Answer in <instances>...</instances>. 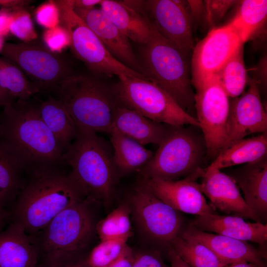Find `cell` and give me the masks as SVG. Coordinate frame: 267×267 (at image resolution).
Returning a JSON list of instances; mask_svg holds the SVG:
<instances>
[{
  "label": "cell",
  "instance_id": "1",
  "mask_svg": "<svg viewBox=\"0 0 267 267\" xmlns=\"http://www.w3.org/2000/svg\"><path fill=\"white\" fill-rule=\"evenodd\" d=\"M57 165L30 167L32 178L20 193L13 211V222L28 234L43 230L55 216L81 201L84 195L70 174Z\"/></svg>",
  "mask_w": 267,
  "mask_h": 267
},
{
  "label": "cell",
  "instance_id": "28",
  "mask_svg": "<svg viewBox=\"0 0 267 267\" xmlns=\"http://www.w3.org/2000/svg\"><path fill=\"white\" fill-rule=\"evenodd\" d=\"M170 245L191 267H225L227 266L206 245L180 232Z\"/></svg>",
  "mask_w": 267,
  "mask_h": 267
},
{
  "label": "cell",
  "instance_id": "21",
  "mask_svg": "<svg viewBox=\"0 0 267 267\" xmlns=\"http://www.w3.org/2000/svg\"><path fill=\"white\" fill-rule=\"evenodd\" d=\"M39 255L37 242L18 223L0 232V267H37Z\"/></svg>",
  "mask_w": 267,
  "mask_h": 267
},
{
  "label": "cell",
  "instance_id": "9",
  "mask_svg": "<svg viewBox=\"0 0 267 267\" xmlns=\"http://www.w3.org/2000/svg\"><path fill=\"white\" fill-rule=\"evenodd\" d=\"M93 224L89 210L81 201L55 216L43 230L37 243L46 263L69 257L87 244Z\"/></svg>",
  "mask_w": 267,
  "mask_h": 267
},
{
  "label": "cell",
  "instance_id": "18",
  "mask_svg": "<svg viewBox=\"0 0 267 267\" xmlns=\"http://www.w3.org/2000/svg\"><path fill=\"white\" fill-rule=\"evenodd\" d=\"M73 8L117 60L143 74L138 58L133 51L129 39L112 22L102 9Z\"/></svg>",
  "mask_w": 267,
  "mask_h": 267
},
{
  "label": "cell",
  "instance_id": "34",
  "mask_svg": "<svg viewBox=\"0 0 267 267\" xmlns=\"http://www.w3.org/2000/svg\"><path fill=\"white\" fill-rule=\"evenodd\" d=\"M129 238L108 239L93 248L86 263L89 267H106L116 261L127 245Z\"/></svg>",
  "mask_w": 267,
  "mask_h": 267
},
{
  "label": "cell",
  "instance_id": "8",
  "mask_svg": "<svg viewBox=\"0 0 267 267\" xmlns=\"http://www.w3.org/2000/svg\"><path fill=\"white\" fill-rule=\"evenodd\" d=\"M67 30L72 50L91 71L109 76L134 77L148 80L143 74L117 60L75 11L72 0L56 2Z\"/></svg>",
  "mask_w": 267,
  "mask_h": 267
},
{
  "label": "cell",
  "instance_id": "47",
  "mask_svg": "<svg viewBox=\"0 0 267 267\" xmlns=\"http://www.w3.org/2000/svg\"><path fill=\"white\" fill-rule=\"evenodd\" d=\"M0 118H1V111H0Z\"/></svg>",
  "mask_w": 267,
  "mask_h": 267
},
{
  "label": "cell",
  "instance_id": "13",
  "mask_svg": "<svg viewBox=\"0 0 267 267\" xmlns=\"http://www.w3.org/2000/svg\"><path fill=\"white\" fill-rule=\"evenodd\" d=\"M130 201L142 230L155 240L171 244L181 230L183 221L178 212L159 199L142 182L134 188Z\"/></svg>",
  "mask_w": 267,
  "mask_h": 267
},
{
  "label": "cell",
  "instance_id": "17",
  "mask_svg": "<svg viewBox=\"0 0 267 267\" xmlns=\"http://www.w3.org/2000/svg\"><path fill=\"white\" fill-rule=\"evenodd\" d=\"M200 183L202 193L211 201L212 207L232 216L261 222L241 195L235 180L220 170L204 169Z\"/></svg>",
  "mask_w": 267,
  "mask_h": 267
},
{
  "label": "cell",
  "instance_id": "4",
  "mask_svg": "<svg viewBox=\"0 0 267 267\" xmlns=\"http://www.w3.org/2000/svg\"><path fill=\"white\" fill-rule=\"evenodd\" d=\"M84 195L108 202L118 174L113 151L97 133L78 131L62 159Z\"/></svg>",
  "mask_w": 267,
  "mask_h": 267
},
{
  "label": "cell",
  "instance_id": "37",
  "mask_svg": "<svg viewBox=\"0 0 267 267\" xmlns=\"http://www.w3.org/2000/svg\"><path fill=\"white\" fill-rule=\"evenodd\" d=\"M134 257L132 249L127 245L121 255L106 267H132Z\"/></svg>",
  "mask_w": 267,
  "mask_h": 267
},
{
  "label": "cell",
  "instance_id": "46",
  "mask_svg": "<svg viewBox=\"0 0 267 267\" xmlns=\"http://www.w3.org/2000/svg\"><path fill=\"white\" fill-rule=\"evenodd\" d=\"M3 44H1L0 40V50H1V47L2 46Z\"/></svg>",
  "mask_w": 267,
  "mask_h": 267
},
{
  "label": "cell",
  "instance_id": "35",
  "mask_svg": "<svg viewBox=\"0 0 267 267\" xmlns=\"http://www.w3.org/2000/svg\"><path fill=\"white\" fill-rule=\"evenodd\" d=\"M238 1L229 0L203 1L206 12V20L209 26L213 27L225 16L229 9Z\"/></svg>",
  "mask_w": 267,
  "mask_h": 267
},
{
  "label": "cell",
  "instance_id": "49",
  "mask_svg": "<svg viewBox=\"0 0 267 267\" xmlns=\"http://www.w3.org/2000/svg\"><path fill=\"white\" fill-rule=\"evenodd\" d=\"M0 10H1V9H0Z\"/></svg>",
  "mask_w": 267,
  "mask_h": 267
},
{
  "label": "cell",
  "instance_id": "32",
  "mask_svg": "<svg viewBox=\"0 0 267 267\" xmlns=\"http://www.w3.org/2000/svg\"><path fill=\"white\" fill-rule=\"evenodd\" d=\"M23 168L0 142V208L13 201L20 187L19 173Z\"/></svg>",
  "mask_w": 267,
  "mask_h": 267
},
{
  "label": "cell",
  "instance_id": "6",
  "mask_svg": "<svg viewBox=\"0 0 267 267\" xmlns=\"http://www.w3.org/2000/svg\"><path fill=\"white\" fill-rule=\"evenodd\" d=\"M194 127L170 125L157 150L141 169L143 178L175 181L202 174L207 148L203 134Z\"/></svg>",
  "mask_w": 267,
  "mask_h": 267
},
{
  "label": "cell",
  "instance_id": "5",
  "mask_svg": "<svg viewBox=\"0 0 267 267\" xmlns=\"http://www.w3.org/2000/svg\"><path fill=\"white\" fill-rule=\"evenodd\" d=\"M57 90L78 131L109 133L119 104L112 89L95 78L73 74Z\"/></svg>",
  "mask_w": 267,
  "mask_h": 267
},
{
  "label": "cell",
  "instance_id": "22",
  "mask_svg": "<svg viewBox=\"0 0 267 267\" xmlns=\"http://www.w3.org/2000/svg\"><path fill=\"white\" fill-rule=\"evenodd\" d=\"M244 195L249 208L261 222L267 217V159L246 164L236 170L232 177Z\"/></svg>",
  "mask_w": 267,
  "mask_h": 267
},
{
  "label": "cell",
  "instance_id": "24",
  "mask_svg": "<svg viewBox=\"0 0 267 267\" xmlns=\"http://www.w3.org/2000/svg\"><path fill=\"white\" fill-rule=\"evenodd\" d=\"M100 9L129 39L144 44L150 39L153 26L137 10L124 1L102 0Z\"/></svg>",
  "mask_w": 267,
  "mask_h": 267
},
{
  "label": "cell",
  "instance_id": "20",
  "mask_svg": "<svg viewBox=\"0 0 267 267\" xmlns=\"http://www.w3.org/2000/svg\"><path fill=\"white\" fill-rule=\"evenodd\" d=\"M190 224L204 231L261 245H265L267 241L266 223L247 222L243 218L237 216L209 213L198 216Z\"/></svg>",
  "mask_w": 267,
  "mask_h": 267
},
{
  "label": "cell",
  "instance_id": "48",
  "mask_svg": "<svg viewBox=\"0 0 267 267\" xmlns=\"http://www.w3.org/2000/svg\"><path fill=\"white\" fill-rule=\"evenodd\" d=\"M167 267H168V266H167Z\"/></svg>",
  "mask_w": 267,
  "mask_h": 267
},
{
  "label": "cell",
  "instance_id": "11",
  "mask_svg": "<svg viewBox=\"0 0 267 267\" xmlns=\"http://www.w3.org/2000/svg\"><path fill=\"white\" fill-rule=\"evenodd\" d=\"M193 86L196 118L205 141L207 157L215 159L226 140L229 97L216 74Z\"/></svg>",
  "mask_w": 267,
  "mask_h": 267
},
{
  "label": "cell",
  "instance_id": "41",
  "mask_svg": "<svg viewBox=\"0 0 267 267\" xmlns=\"http://www.w3.org/2000/svg\"><path fill=\"white\" fill-rule=\"evenodd\" d=\"M102 0H72L73 7L80 9H91L100 4Z\"/></svg>",
  "mask_w": 267,
  "mask_h": 267
},
{
  "label": "cell",
  "instance_id": "29",
  "mask_svg": "<svg viewBox=\"0 0 267 267\" xmlns=\"http://www.w3.org/2000/svg\"><path fill=\"white\" fill-rule=\"evenodd\" d=\"M267 16V0H244L229 23L244 44L264 24Z\"/></svg>",
  "mask_w": 267,
  "mask_h": 267
},
{
  "label": "cell",
  "instance_id": "3",
  "mask_svg": "<svg viewBox=\"0 0 267 267\" xmlns=\"http://www.w3.org/2000/svg\"><path fill=\"white\" fill-rule=\"evenodd\" d=\"M138 60L148 80L165 90L183 110L195 117L189 56L153 26L151 37L142 45Z\"/></svg>",
  "mask_w": 267,
  "mask_h": 267
},
{
  "label": "cell",
  "instance_id": "33",
  "mask_svg": "<svg viewBox=\"0 0 267 267\" xmlns=\"http://www.w3.org/2000/svg\"><path fill=\"white\" fill-rule=\"evenodd\" d=\"M130 210L121 204L110 212L96 225V230L101 241L129 238L132 234Z\"/></svg>",
  "mask_w": 267,
  "mask_h": 267
},
{
  "label": "cell",
  "instance_id": "30",
  "mask_svg": "<svg viewBox=\"0 0 267 267\" xmlns=\"http://www.w3.org/2000/svg\"><path fill=\"white\" fill-rule=\"evenodd\" d=\"M0 87L15 100H28L39 92L18 66L3 57H0Z\"/></svg>",
  "mask_w": 267,
  "mask_h": 267
},
{
  "label": "cell",
  "instance_id": "19",
  "mask_svg": "<svg viewBox=\"0 0 267 267\" xmlns=\"http://www.w3.org/2000/svg\"><path fill=\"white\" fill-rule=\"evenodd\" d=\"M180 233L206 245L227 265L247 262L257 267H266L264 253L246 241L204 231L190 224Z\"/></svg>",
  "mask_w": 267,
  "mask_h": 267
},
{
  "label": "cell",
  "instance_id": "42",
  "mask_svg": "<svg viewBox=\"0 0 267 267\" xmlns=\"http://www.w3.org/2000/svg\"><path fill=\"white\" fill-rule=\"evenodd\" d=\"M29 2L27 0H0V7L4 9L18 8Z\"/></svg>",
  "mask_w": 267,
  "mask_h": 267
},
{
  "label": "cell",
  "instance_id": "10",
  "mask_svg": "<svg viewBox=\"0 0 267 267\" xmlns=\"http://www.w3.org/2000/svg\"><path fill=\"white\" fill-rule=\"evenodd\" d=\"M0 53L18 66L39 91L57 89L73 74L63 57L36 42H6Z\"/></svg>",
  "mask_w": 267,
  "mask_h": 267
},
{
  "label": "cell",
  "instance_id": "31",
  "mask_svg": "<svg viewBox=\"0 0 267 267\" xmlns=\"http://www.w3.org/2000/svg\"><path fill=\"white\" fill-rule=\"evenodd\" d=\"M241 45L216 74L229 97L241 95L245 91L248 78Z\"/></svg>",
  "mask_w": 267,
  "mask_h": 267
},
{
  "label": "cell",
  "instance_id": "38",
  "mask_svg": "<svg viewBox=\"0 0 267 267\" xmlns=\"http://www.w3.org/2000/svg\"><path fill=\"white\" fill-rule=\"evenodd\" d=\"M187 9L192 20L193 18L206 20V12L203 1L186 0Z\"/></svg>",
  "mask_w": 267,
  "mask_h": 267
},
{
  "label": "cell",
  "instance_id": "44",
  "mask_svg": "<svg viewBox=\"0 0 267 267\" xmlns=\"http://www.w3.org/2000/svg\"><path fill=\"white\" fill-rule=\"evenodd\" d=\"M225 267H257L254 265L247 262H240L228 265Z\"/></svg>",
  "mask_w": 267,
  "mask_h": 267
},
{
  "label": "cell",
  "instance_id": "14",
  "mask_svg": "<svg viewBox=\"0 0 267 267\" xmlns=\"http://www.w3.org/2000/svg\"><path fill=\"white\" fill-rule=\"evenodd\" d=\"M244 44L229 23L213 28L195 45L191 61V83L194 86L216 75Z\"/></svg>",
  "mask_w": 267,
  "mask_h": 267
},
{
  "label": "cell",
  "instance_id": "16",
  "mask_svg": "<svg viewBox=\"0 0 267 267\" xmlns=\"http://www.w3.org/2000/svg\"><path fill=\"white\" fill-rule=\"evenodd\" d=\"M202 174H196L175 181L143 178L141 182L159 199L178 211L201 216L216 213L196 181Z\"/></svg>",
  "mask_w": 267,
  "mask_h": 267
},
{
  "label": "cell",
  "instance_id": "26",
  "mask_svg": "<svg viewBox=\"0 0 267 267\" xmlns=\"http://www.w3.org/2000/svg\"><path fill=\"white\" fill-rule=\"evenodd\" d=\"M113 159L118 174H127L141 169L154 153L113 127L108 134Z\"/></svg>",
  "mask_w": 267,
  "mask_h": 267
},
{
  "label": "cell",
  "instance_id": "25",
  "mask_svg": "<svg viewBox=\"0 0 267 267\" xmlns=\"http://www.w3.org/2000/svg\"><path fill=\"white\" fill-rule=\"evenodd\" d=\"M267 133L243 138L222 150L209 167L222 169L252 163L267 157Z\"/></svg>",
  "mask_w": 267,
  "mask_h": 267
},
{
  "label": "cell",
  "instance_id": "45",
  "mask_svg": "<svg viewBox=\"0 0 267 267\" xmlns=\"http://www.w3.org/2000/svg\"><path fill=\"white\" fill-rule=\"evenodd\" d=\"M8 217V213L4 209L0 208V228L2 226Z\"/></svg>",
  "mask_w": 267,
  "mask_h": 267
},
{
  "label": "cell",
  "instance_id": "36",
  "mask_svg": "<svg viewBox=\"0 0 267 267\" xmlns=\"http://www.w3.org/2000/svg\"><path fill=\"white\" fill-rule=\"evenodd\" d=\"M132 267H167L159 255L139 254L134 255Z\"/></svg>",
  "mask_w": 267,
  "mask_h": 267
},
{
  "label": "cell",
  "instance_id": "43",
  "mask_svg": "<svg viewBox=\"0 0 267 267\" xmlns=\"http://www.w3.org/2000/svg\"><path fill=\"white\" fill-rule=\"evenodd\" d=\"M15 101L11 96L0 87V107Z\"/></svg>",
  "mask_w": 267,
  "mask_h": 267
},
{
  "label": "cell",
  "instance_id": "27",
  "mask_svg": "<svg viewBox=\"0 0 267 267\" xmlns=\"http://www.w3.org/2000/svg\"><path fill=\"white\" fill-rule=\"evenodd\" d=\"M39 110L44 124L66 150L78 130L62 102L57 97L49 96L39 105Z\"/></svg>",
  "mask_w": 267,
  "mask_h": 267
},
{
  "label": "cell",
  "instance_id": "2",
  "mask_svg": "<svg viewBox=\"0 0 267 267\" xmlns=\"http://www.w3.org/2000/svg\"><path fill=\"white\" fill-rule=\"evenodd\" d=\"M0 142L23 169L62 162L64 148L41 118L39 105L29 100L2 107Z\"/></svg>",
  "mask_w": 267,
  "mask_h": 267
},
{
  "label": "cell",
  "instance_id": "7",
  "mask_svg": "<svg viewBox=\"0 0 267 267\" xmlns=\"http://www.w3.org/2000/svg\"><path fill=\"white\" fill-rule=\"evenodd\" d=\"M112 89L120 105L156 122L200 128L197 119L183 110L163 89L140 78L122 76Z\"/></svg>",
  "mask_w": 267,
  "mask_h": 267
},
{
  "label": "cell",
  "instance_id": "23",
  "mask_svg": "<svg viewBox=\"0 0 267 267\" xmlns=\"http://www.w3.org/2000/svg\"><path fill=\"white\" fill-rule=\"evenodd\" d=\"M169 126L154 121L138 112L119 104L113 126L120 133L144 146L159 145L166 136Z\"/></svg>",
  "mask_w": 267,
  "mask_h": 267
},
{
  "label": "cell",
  "instance_id": "40",
  "mask_svg": "<svg viewBox=\"0 0 267 267\" xmlns=\"http://www.w3.org/2000/svg\"><path fill=\"white\" fill-rule=\"evenodd\" d=\"M47 267H89L86 262L70 263L67 257L46 264Z\"/></svg>",
  "mask_w": 267,
  "mask_h": 267
},
{
  "label": "cell",
  "instance_id": "12",
  "mask_svg": "<svg viewBox=\"0 0 267 267\" xmlns=\"http://www.w3.org/2000/svg\"><path fill=\"white\" fill-rule=\"evenodd\" d=\"M146 18L164 38L189 57L194 48L192 19L186 0H124Z\"/></svg>",
  "mask_w": 267,
  "mask_h": 267
},
{
  "label": "cell",
  "instance_id": "39",
  "mask_svg": "<svg viewBox=\"0 0 267 267\" xmlns=\"http://www.w3.org/2000/svg\"><path fill=\"white\" fill-rule=\"evenodd\" d=\"M168 255L170 267H191L180 257L171 245L169 247Z\"/></svg>",
  "mask_w": 267,
  "mask_h": 267
},
{
  "label": "cell",
  "instance_id": "15",
  "mask_svg": "<svg viewBox=\"0 0 267 267\" xmlns=\"http://www.w3.org/2000/svg\"><path fill=\"white\" fill-rule=\"evenodd\" d=\"M267 131V114L257 82L252 79L247 90L229 103L226 140L222 150L249 134Z\"/></svg>",
  "mask_w": 267,
  "mask_h": 267
}]
</instances>
